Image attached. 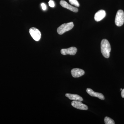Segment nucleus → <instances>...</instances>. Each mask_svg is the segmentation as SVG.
<instances>
[{"label":"nucleus","mask_w":124,"mask_h":124,"mask_svg":"<svg viewBox=\"0 0 124 124\" xmlns=\"http://www.w3.org/2000/svg\"><path fill=\"white\" fill-rule=\"evenodd\" d=\"M121 95L122 98H124V89H122L121 91Z\"/></svg>","instance_id":"dca6fc26"},{"label":"nucleus","mask_w":124,"mask_h":124,"mask_svg":"<svg viewBox=\"0 0 124 124\" xmlns=\"http://www.w3.org/2000/svg\"><path fill=\"white\" fill-rule=\"evenodd\" d=\"M29 32L31 36L36 41H39L40 39L41 33L37 28L35 27L31 28L29 29Z\"/></svg>","instance_id":"20e7f679"},{"label":"nucleus","mask_w":124,"mask_h":124,"mask_svg":"<svg viewBox=\"0 0 124 124\" xmlns=\"http://www.w3.org/2000/svg\"><path fill=\"white\" fill-rule=\"evenodd\" d=\"M106 16V11L103 10H100L95 13L94 15V19L97 22H99L105 17Z\"/></svg>","instance_id":"9d476101"},{"label":"nucleus","mask_w":124,"mask_h":124,"mask_svg":"<svg viewBox=\"0 0 124 124\" xmlns=\"http://www.w3.org/2000/svg\"><path fill=\"white\" fill-rule=\"evenodd\" d=\"M77 48L75 47H71L69 48L63 49L61 50L62 54L63 55L69 54L75 55L77 52Z\"/></svg>","instance_id":"423d86ee"},{"label":"nucleus","mask_w":124,"mask_h":124,"mask_svg":"<svg viewBox=\"0 0 124 124\" xmlns=\"http://www.w3.org/2000/svg\"><path fill=\"white\" fill-rule=\"evenodd\" d=\"M115 24L117 26H122L124 23V13L122 10H119L117 11L116 15Z\"/></svg>","instance_id":"7ed1b4c3"},{"label":"nucleus","mask_w":124,"mask_h":124,"mask_svg":"<svg viewBox=\"0 0 124 124\" xmlns=\"http://www.w3.org/2000/svg\"><path fill=\"white\" fill-rule=\"evenodd\" d=\"M101 50L103 57L108 58L110 56L111 47L110 45L107 40L103 39L102 40L101 43Z\"/></svg>","instance_id":"f257e3e1"},{"label":"nucleus","mask_w":124,"mask_h":124,"mask_svg":"<svg viewBox=\"0 0 124 124\" xmlns=\"http://www.w3.org/2000/svg\"><path fill=\"white\" fill-rule=\"evenodd\" d=\"M71 105L75 108L81 110H86L88 109V107L85 104H83L81 101L74 100L72 102Z\"/></svg>","instance_id":"39448f33"},{"label":"nucleus","mask_w":124,"mask_h":124,"mask_svg":"<svg viewBox=\"0 0 124 124\" xmlns=\"http://www.w3.org/2000/svg\"><path fill=\"white\" fill-rule=\"evenodd\" d=\"M66 96L70 100H76V101H83V98L78 94L66 93Z\"/></svg>","instance_id":"9b49d317"},{"label":"nucleus","mask_w":124,"mask_h":124,"mask_svg":"<svg viewBox=\"0 0 124 124\" xmlns=\"http://www.w3.org/2000/svg\"><path fill=\"white\" fill-rule=\"evenodd\" d=\"M86 91L92 97L98 98L99 99L102 100H104L105 99L104 95L102 94L95 92L93 91L92 89L88 88L86 89Z\"/></svg>","instance_id":"0eeeda50"},{"label":"nucleus","mask_w":124,"mask_h":124,"mask_svg":"<svg viewBox=\"0 0 124 124\" xmlns=\"http://www.w3.org/2000/svg\"><path fill=\"white\" fill-rule=\"evenodd\" d=\"M41 6L43 10H46V5L45 3H42V4H41Z\"/></svg>","instance_id":"2eb2a0df"},{"label":"nucleus","mask_w":124,"mask_h":124,"mask_svg":"<svg viewBox=\"0 0 124 124\" xmlns=\"http://www.w3.org/2000/svg\"><path fill=\"white\" fill-rule=\"evenodd\" d=\"M85 73V71L79 68H74L71 70V74L74 78H79L84 75Z\"/></svg>","instance_id":"6e6552de"},{"label":"nucleus","mask_w":124,"mask_h":124,"mask_svg":"<svg viewBox=\"0 0 124 124\" xmlns=\"http://www.w3.org/2000/svg\"><path fill=\"white\" fill-rule=\"evenodd\" d=\"M60 4L63 8L68 9L69 10L75 13L78 12V9L77 8L73 7L72 6L69 5L65 1L62 0L60 1Z\"/></svg>","instance_id":"1a4fd4ad"},{"label":"nucleus","mask_w":124,"mask_h":124,"mask_svg":"<svg viewBox=\"0 0 124 124\" xmlns=\"http://www.w3.org/2000/svg\"><path fill=\"white\" fill-rule=\"evenodd\" d=\"M49 5L50 7H54L55 6V4H54V2L53 0H50L49 1Z\"/></svg>","instance_id":"4468645a"},{"label":"nucleus","mask_w":124,"mask_h":124,"mask_svg":"<svg viewBox=\"0 0 124 124\" xmlns=\"http://www.w3.org/2000/svg\"><path fill=\"white\" fill-rule=\"evenodd\" d=\"M104 122L106 124H115V121L110 117L106 116L104 119Z\"/></svg>","instance_id":"f8f14e48"},{"label":"nucleus","mask_w":124,"mask_h":124,"mask_svg":"<svg viewBox=\"0 0 124 124\" xmlns=\"http://www.w3.org/2000/svg\"><path fill=\"white\" fill-rule=\"evenodd\" d=\"M74 27L73 22H70L62 24L58 28L57 32L59 35H62L66 32L70 31Z\"/></svg>","instance_id":"f03ea898"},{"label":"nucleus","mask_w":124,"mask_h":124,"mask_svg":"<svg viewBox=\"0 0 124 124\" xmlns=\"http://www.w3.org/2000/svg\"><path fill=\"white\" fill-rule=\"evenodd\" d=\"M122 89H121V88L120 89V90H121V91H122Z\"/></svg>","instance_id":"f3484780"},{"label":"nucleus","mask_w":124,"mask_h":124,"mask_svg":"<svg viewBox=\"0 0 124 124\" xmlns=\"http://www.w3.org/2000/svg\"><path fill=\"white\" fill-rule=\"evenodd\" d=\"M69 2L71 4L73 5L76 7H79L80 4L77 0H69Z\"/></svg>","instance_id":"ddd939ff"}]
</instances>
